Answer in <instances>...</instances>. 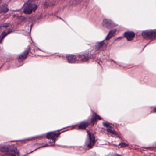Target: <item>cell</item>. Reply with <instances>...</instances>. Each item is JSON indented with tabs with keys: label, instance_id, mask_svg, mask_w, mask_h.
<instances>
[{
	"label": "cell",
	"instance_id": "1",
	"mask_svg": "<svg viewBox=\"0 0 156 156\" xmlns=\"http://www.w3.org/2000/svg\"><path fill=\"white\" fill-rule=\"evenodd\" d=\"M0 151L2 152H6L7 155H16V153H18V151L16 148L10 146H0Z\"/></svg>",
	"mask_w": 156,
	"mask_h": 156
},
{
	"label": "cell",
	"instance_id": "2",
	"mask_svg": "<svg viewBox=\"0 0 156 156\" xmlns=\"http://www.w3.org/2000/svg\"><path fill=\"white\" fill-rule=\"evenodd\" d=\"M142 37L147 40H155L156 37V30H147L143 32L142 34Z\"/></svg>",
	"mask_w": 156,
	"mask_h": 156
},
{
	"label": "cell",
	"instance_id": "3",
	"mask_svg": "<svg viewBox=\"0 0 156 156\" xmlns=\"http://www.w3.org/2000/svg\"><path fill=\"white\" fill-rule=\"evenodd\" d=\"M37 5L34 3H30L27 4L26 7L24 8L23 12L25 14L30 15L32 14L33 12H34L37 9Z\"/></svg>",
	"mask_w": 156,
	"mask_h": 156
},
{
	"label": "cell",
	"instance_id": "4",
	"mask_svg": "<svg viewBox=\"0 0 156 156\" xmlns=\"http://www.w3.org/2000/svg\"><path fill=\"white\" fill-rule=\"evenodd\" d=\"M102 25L104 28L107 29H112L117 26L112 21L108 19H105L102 23Z\"/></svg>",
	"mask_w": 156,
	"mask_h": 156
},
{
	"label": "cell",
	"instance_id": "5",
	"mask_svg": "<svg viewBox=\"0 0 156 156\" xmlns=\"http://www.w3.org/2000/svg\"><path fill=\"white\" fill-rule=\"evenodd\" d=\"M88 139L87 140L88 142L87 143V146L88 148H91L94 146L95 143V138L94 136L91 132L88 131Z\"/></svg>",
	"mask_w": 156,
	"mask_h": 156
},
{
	"label": "cell",
	"instance_id": "6",
	"mask_svg": "<svg viewBox=\"0 0 156 156\" xmlns=\"http://www.w3.org/2000/svg\"><path fill=\"white\" fill-rule=\"evenodd\" d=\"M30 48H29L28 49H27L23 53L20 55L19 57V62H23V61L26 59L27 56H28V55H29V53H30Z\"/></svg>",
	"mask_w": 156,
	"mask_h": 156
},
{
	"label": "cell",
	"instance_id": "7",
	"mask_svg": "<svg viewBox=\"0 0 156 156\" xmlns=\"http://www.w3.org/2000/svg\"><path fill=\"white\" fill-rule=\"evenodd\" d=\"M124 36L128 41H131L135 38V34L133 32L127 31L124 34Z\"/></svg>",
	"mask_w": 156,
	"mask_h": 156
},
{
	"label": "cell",
	"instance_id": "8",
	"mask_svg": "<svg viewBox=\"0 0 156 156\" xmlns=\"http://www.w3.org/2000/svg\"><path fill=\"white\" fill-rule=\"evenodd\" d=\"M60 135V133H50L49 134H47V138L49 139L53 140H55V139L57 138Z\"/></svg>",
	"mask_w": 156,
	"mask_h": 156
},
{
	"label": "cell",
	"instance_id": "9",
	"mask_svg": "<svg viewBox=\"0 0 156 156\" xmlns=\"http://www.w3.org/2000/svg\"><path fill=\"white\" fill-rule=\"evenodd\" d=\"M67 61L70 63H74L77 61V58L76 56L74 55H68L66 56Z\"/></svg>",
	"mask_w": 156,
	"mask_h": 156
},
{
	"label": "cell",
	"instance_id": "10",
	"mask_svg": "<svg viewBox=\"0 0 156 156\" xmlns=\"http://www.w3.org/2000/svg\"><path fill=\"white\" fill-rule=\"evenodd\" d=\"M101 118L99 115L95 113H94V115L92 117V119H91V123L92 124H94L98 120H101Z\"/></svg>",
	"mask_w": 156,
	"mask_h": 156
},
{
	"label": "cell",
	"instance_id": "11",
	"mask_svg": "<svg viewBox=\"0 0 156 156\" xmlns=\"http://www.w3.org/2000/svg\"><path fill=\"white\" fill-rule=\"evenodd\" d=\"M117 30L116 29H115V30H111L110 31L108 34L107 36L106 39V40H110L111 38L113 37L115 35V34Z\"/></svg>",
	"mask_w": 156,
	"mask_h": 156
},
{
	"label": "cell",
	"instance_id": "12",
	"mask_svg": "<svg viewBox=\"0 0 156 156\" xmlns=\"http://www.w3.org/2000/svg\"><path fill=\"white\" fill-rule=\"evenodd\" d=\"M10 32L11 31L3 32L1 34V35H0V43L2 42L3 39H4Z\"/></svg>",
	"mask_w": 156,
	"mask_h": 156
},
{
	"label": "cell",
	"instance_id": "13",
	"mask_svg": "<svg viewBox=\"0 0 156 156\" xmlns=\"http://www.w3.org/2000/svg\"><path fill=\"white\" fill-rule=\"evenodd\" d=\"M88 126V123H87V122H84V123H82V124L79 125V128L80 129H85Z\"/></svg>",
	"mask_w": 156,
	"mask_h": 156
},
{
	"label": "cell",
	"instance_id": "14",
	"mask_svg": "<svg viewBox=\"0 0 156 156\" xmlns=\"http://www.w3.org/2000/svg\"><path fill=\"white\" fill-rule=\"evenodd\" d=\"M107 130L108 132L111 133V134H114V135H116V132H115L113 129H108Z\"/></svg>",
	"mask_w": 156,
	"mask_h": 156
},
{
	"label": "cell",
	"instance_id": "15",
	"mask_svg": "<svg viewBox=\"0 0 156 156\" xmlns=\"http://www.w3.org/2000/svg\"><path fill=\"white\" fill-rule=\"evenodd\" d=\"M119 146H121V147H127V146H128L127 144L126 143H124V142H123V143H121L120 144H119Z\"/></svg>",
	"mask_w": 156,
	"mask_h": 156
},
{
	"label": "cell",
	"instance_id": "16",
	"mask_svg": "<svg viewBox=\"0 0 156 156\" xmlns=\"http://www.w3.org/2000/svg\"><path fill=\"white\" fill-rule=\"evenodd\" d=\"M103 125H104L105 126L107 127H109V125L108 123H103Z\"/></svg>",
	"mask_w": 156,
	"mask_h": 156
},
{
	"label": "cell",
	"instance_id": "17",
	"mask_svg": "<svg viewBox=\"0 0 156 156\" xmlns=\"http://www.w3.org/2000/svg\"><path fill=\"white\" fill-rule=\"evenodd\" d=\"M1 5H0V8H1Z\"/></svg>",
	"mask_w": 156,
	"mask_h": 156
}]
</instances>
